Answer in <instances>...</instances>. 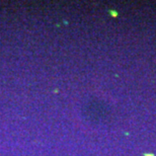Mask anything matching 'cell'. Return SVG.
<instances>
[{
	"mask_svg": "<svg viewBox=\"0 0 156 156\" xmlns=\"http://www.w3.org/2000/svg\"><path fill=\"white\" fill-rule=\"evenodd\" d=\"M110 14L113 16H118V12L117 11H110Z\"/></svg>",
	"mask_w": 156,
	"mask_h": 156,
	"instance_id": "cell-1",
	"label": "cell"
},
{
	"mask_svg": "<svg viewBox=\"0 0 156 156\" xmlns=\"http://www.w3.org/2000/svg\"><path fill=\"white\" fill-rule=\"evenodd\" d=\"M144 156H155L153 153H144Z\"/></svg>",
	"mask_w": 156,
	"mask_h": 156,
	"instance_id": "cell-2",
	"label": "cell"
}]
</instances>
